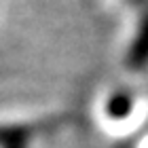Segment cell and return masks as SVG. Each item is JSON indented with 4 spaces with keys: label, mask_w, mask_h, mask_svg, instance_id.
Masks as SVG:
<instances>
[{
    "label": "cell",
    "mask_w": 148,
    "mask_h": 148,
    "mask_svg": "<svg viewBox=\"0 0 148 148\" xmlns=\"http://www.w3.org/2000/svg\"><path fill=\"white\" fill-rule=\"evenodd\" d=\"M116 108H121V116L129 110V99H127L125 95H116V97H112V102H110V112L114 114L116 112Z\"/></svg>",
    "instance_id": "1"
}]
</instances>
